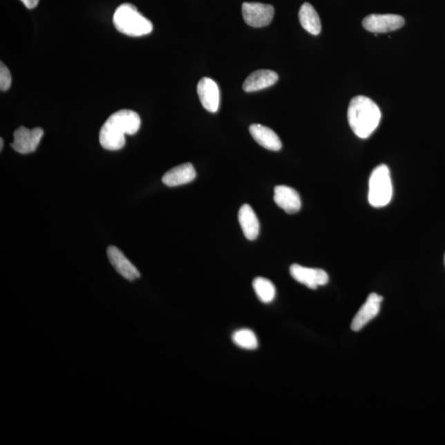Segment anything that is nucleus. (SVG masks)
I'll return each instance as SVG.
<instances>
[{"instance_id":"nucleus-1","label":"nucleus","mask_w":445,"mask_h":445,"mask_svg":"<svg viewBox=\"0 0 445 445\" xmlns=\"http://www.w3.org/2000/svg\"><path fill=\"white\" fill-rule=\"evenodd\" d=\"M141 120L131 110H120L110 115L100 133V144L108 151H119L126 144V135H135L139 131Z\"/></svg>"},{"instance_id":"nucleus-2","label":"nucleus","mask_w":445,"mask_h":445,"mask_svg":"<svg viewBox=\"0 0 445 445\" xmlns=\"http://www.w3.org/2000/svg\"><path fill=\"white\" fill-rule=\"evenodd\" d=\"M348 117L354 135L367 139L377 129L382 115L378 105L370 98L357 96L350 102Z\"/></svg>"},{"instance_id":"nucleus-3","label":"nucleus","mask_w":445,"mask_h":445,"mask_svg":"<svg viewBox=\"0 0 445 445\" xmlns=\"http://www.w3.org/2000/svg\"><path fill=\"white\" fill-rule=\"evenodd\" d=\"M113 23L120 32L131 37H142L153 31L151 21L131 3H123L115 10Z\"/></svg>"},{"instance_id":"nucleus-4","label":"nucleus","mask_w":445,"mask_h":445,"mask_svg":"<svg viewBox=\"0 0 445 445\" xmlns=\"http://www.w3.org/2000/svg\"><path fill=\"white\" fill-rule=\"evenodd\" d=\"M392 198L390 170L385 164L375 168L369 183V202L375 208L386 207Z\"/></svg>"},{"instance_id":"nucleus-5","label":"nucleus","mask_w":445,"mask_h":445,"mask_svg":"<svg viewBox=\"0 0 445 445\" xmlns=\"http://www.w3.org/2000/svg\"><path fill=\"white\" fill-rule=\"evenodd\" d=\"M242 12L247 25L254 28H263L272 23L275 8L269 4L245 3L243 4Z\"/></svg>"},{"instance_id":"nucleus-6","label":"nucleus","mask_w":445,"mask_h":445,"mask_svg":"<svg viewBox=\"0 0 445 445\" xmlns=\"http://www.w3.org/2000/svg\"><path fill=\"white\" fill-rule=\"evenodd\" d=\"M363 27L374 33H386L404 27V17L397 15H370L363 20Z\"/></svg>"},{"instance_id":"nucleus-7","label":"nucleus","mask_w":445,"mask_h":445,"mask_svg":"<svg viewBox=\"0 0 445 445\" xmlns=\"http://www.w3.org/2000/svg\"><path fill=\"white\" fill-rule=\"evenodd\" d=\"M44 135V131L40 127L30 130L24 126H20L15 131V140L11 144V146L15 151L27 155L36 151Z\"/></svg>"},{"instance_id":"nucleus-8","label":"nucleus","mask_w":445,"mask_h":445,"mask_svg":"<svg viewBox=\"0 0 445 445\" xmlns=\"http://www.w3.org/2000/svg\"><path fill=\"white\" fill-rule=\"evenodd\" d=\"M290 272L291 276L299 283L305 285L312 290L327 285L329 281L328 273L322 269L305 267L294 264L290 267Z\"/></svg>"},{"instance_id":"nucleus-9","label":"nucleus","mask_w":445,"mask_h":445,"mask_svg":"<svg viewBox=\"0 0 445 445\" xmlns=\"http://www.w3.org/2000/svg\"><path fill=\"white\" fill-rule=\"evenodd\" d=\"M382 301L383 297L378 294H370L361 310L354 316L352 323V331L359 332L362 330L371 320H373L379 314Z\"/></svg>"},{"instance_id":"nucleus-10","label":"nucleus","mask_w":445,"mask_h":445,"mask_svg":"<svg viewBox=\"0 0 445 445\" xmlns=\"http://www.w3.org/2000/svg\"><path fill=\"white\" fill-rule=\"evenodd\" d=\"M108 258L111 266L120 276L129 281L139 279L140 273L125 254L117 247L110 246L108 248Z\"/></svg>"},{"instance_id":"nucleus-11","label":"nucleus","mask_w":445,"mask_h":445,"mask_svg":"<svg viewBox=\"0 0 445 445\" xmlns=\"http://www.w3.org/2000/svg\"><path fill=\"white\" fill-rule=\"evenodd\" d=\"M198 93L201 104L209 113H216L220 108V93L217 84L211 79H201L198 85Z\"/></svg>"},{"instance_id":"nucleus-12","label":"nucleus","mask_w":445,"mask_h":445,"mask_svg":"<svg viewBox=\"0 0 445 445\" xmlns=\"http://www.w3.org/2000/svg\"><path fill=\"white\" fill-rule=\"evenodd\" d=\"M274 200L284 211L293 215L301 208V200L298 192L287 186H277L274 190Z\"/></svg>"},{"instance_id":"nucleus-13","label":"nucleus","mask_w":445,"mask_h":445,"mask_svg":"<svg viewBox=\"0 0 445 445\" xmlns=\"http://www.w3.org/2000/svg\"><path fill=\"white\" fill-rule=\"evenodd\" d=\"M196 172L193 165L190 162L183 164L170 169L162 178V182L170 187L185 185L194 181Z\"/></svg>"},{"instance_id":"nucleus-14","label":"nucleus","mask_w":445,"mask_h":445,"mask_svg":"<svg viewBox=\"0 0 445 445\" xmlns=\"http://www.w3.org/2000/svg\"><path fill=\"white\" fill-rule=\"evenodd\" d=\"M278 79H279V76L275 71L256 70L247 77L243 88L247 93L260 91V90L272 86L277 82Z\"/></svg>"},{"instance_id":"nucleus-15","label":"nucleus","mask_w":445,"mask_h":445,"mask_svg":"<svg viewBox=\"0 0 445 445\" xmlns=\"http://www.w3.org/2000/svg\"><path fill=\"white\" fill-rule=\"evenodd\" d=\"M249 131L252 138L258 142L261 146L272 151H279L282 148L281 140L279 136L269 127L254 124L249 127Z\"/></svg>"},{"instance_id":"nucleus-16","label":"nucleus","mask_w":445,"mask_h":445,"mask_svg":"<svg viewBox=\"0 0 445 445\" xmlns=\"http://www.w3.org/2000/svg\"><path fill=\"white\" fill-rule=\"evenodd\" d=\"M238 221L243 232L248 240L254 241L258 237L260 223L249 205H243L239 209Z\"/></svg>"},{"instance_id":"nucleus-17","label":"nucleus","mask_w":445,"mask_h":445,"mask_svg":"<svg viewBox=\"0 0 445 445\" xmlns=\"http://www.w3.org/2000/svg\"><path fill=\"white\" fill-rule=\"evenodd\" d=\"M299 22L302 27L312 35L318 36L322 31V25L318 12L310 3H305L299 10Z\"/></svg>"},{"instance_id":"nucleus-18","label":"nucleus","mask_w":445,"mask_h":445,"mask_svg":"<svg viewBox=\"0 0 445 445\" xmlns=\"http://www.w3.org/2000/svg\"><path fill=\"white\" fill-rule=\"evenodd\" d=\"M254 289L260 301L272 303L276 298V290L272 282L266 278L258 277L254 281Z\"/></svg>"},{"instance_id":"nucleus-19","label":"nucleus","mask_w":445,"mask_h":445,"mask_svg":"<svg viewBox=\"0 0 445 445\" xmlns=\"http://www.w3.org/2000/svg\"><path fill=\"white\" fill-rule=\"evenodd\" d=\"M232 339L235 345L243 349L255 350L258 348V338L249 329H241L235 332Z\"/></svg>"},{"instance_id":"nucleus-20","label":"nucleus","mask_w":445,"mask_h":445,"mask_svg":"<svg viewBox=\"0 0 445 445\" xmlns=\"http://www.w3.org/2000/svg\"><path fill=\"white\" fill-rule=\"evenodd\" d=\"M12 76L8 68L3 62L0 64V89L7 91L11 87Z\"/></svg>"},{"instance_id":"nucleus-21","label":"nucleus","mask_w":445,"mask_h":445,"mask_svg":"<svg viewBox=\"0 0 445 445\" xmlns=\"http://www.w3.org/2000/svg\"><path fill=\"white\" fill-rule=\"evenodd\" d=\"M21 1L28 10H32V8H36L38 3H39V0H21Z\"/></svg>"},{"instance_id":"nucleus-22","label":"nucleus","mask_w":445,"mask_h":445,"mask_svg":"<svg viewBox=\"0 0 445 445\" xmlns=\"http://www.w3.org/2000/svg\"><path fill=\"white\" fill-rule=\"evenodd\" d=\"M3 146V139H0V151H2Z\"/></svg>"},{"instance_id":"nucleus-23","label":"nucleus","mask_w":445,"mask_h":445,"mask_svg":"<svg viewBox=\"0 0 445 445\" xmlns=\"http://www.w3.org/2000/svg\"><path fill=\"white\" fill-rule=\"evenodd\" d=\"M444 264H445V255H444Z\"/></svg>"}]
</instances>
